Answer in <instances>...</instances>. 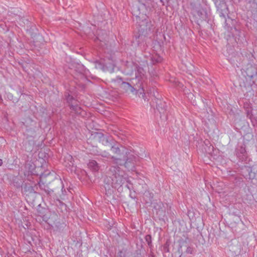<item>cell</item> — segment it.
<instances>
[{
    "mask_svg": "<svg viewBox=\"0 0 257 257\" xmlns=\"http://www.w3.org/2000/svg\"><path fill=\"white\" fill-rule=\"evenodd\" d=\"M235 154L237 159L243 164H249L251 161L246 148L243 144L238 143L235 147Z\"/></svg>",
    "mask_w": 257,
    "mask_h": 257,
    "instance_id": "1",
    "label": "cell"
},
{
    "mask_svg": "<svg viewBox=\"0 0 257 257\" xmlns=\"http://www.w3.org/2000/svg\"><path fill=\"white\" fill-rule=\"evenodd\" d=\"M243 108L247 116L251 120V121L252 122V124H253L255 128H256V125H257L256 118H255L254 116L253 115V106H252V104L249 100H246L245 102H243Z\"/></svg>",
    "mask_w": 257,
    "mask_h": 257,
    "instance_id": "2",
    "label": "cell"
},
{
    "mask_svg": "<svg viewBox=\"0 0 257 257\" xmlns=\"http://www.w3.org/2000/svg\"><path fill=\"white\" fill-rule=\"evenodd\" d=\"M150 56H151V60L154 65L159 64L162 62L163 60V58L161 57L160 55L155 50H153L152 51Z\"/></svg>",
    "mask_w": 257,
    "mask_h": 257,
    "instance_id": "3",
    "label": "cell"
},
{
    "mask_svg": "<svg viewBox=\"0 0 257 257\" xmlns=\"http://www.w3.org/2000/svg\"><path fill=\"white\" fill-rule=\"evenodd\" d=\"M87 167L89 168L90 171L94 173L98 172L100 168L98 162L94 160L89 161V163L87 164Z\"/></svg>",
    "mask_w": 257,
    "mask_h": 257,
    "instance_id": "4",
    "label": "cell"
},
{
    "mask_svg": "<svg viewBox=\"0 0 257 257\" xmlns=\"http://www.w3.org/2000/svg\"><path fill=\"white\" fill-rule=\"evenodd\" d=\"M145 239L150 248H151L152 247V237H151V235H146L145 237Z\"/></svg>",
    "mask_w": 257,
    "mask_h": 257,
    "instance_id": "5",
    "label": "cell"
},
{
    "mask_svg": "<svg viewBox=\"0 0 257 257\" xmlns=\"http://www.w3.org/2000/svg\"><path fill=\"white\" fill-rule=\"evenodd\" d=\"M170 241L168 240L164 245V250L165 253H168L169 252V246H170Z\"/></svg>",
    "mask_w": 257,
    "mask_h": 257,
    "instance_id": "6",
    "label": "cell"
},
{
    "mask_svg": "<svg viewBox=\"0 0 257 257\" xmlns=\"http://www.w3.org/2000/svg\"><path fill=\"white\" fill-rule=\"evenodd\" d=\"M3 98H2V97L1 95L0 94V103H3Z\"/></svg>",
    "mask_w": 257,
    "mask_h": 257,
    "instance_id": "7",
    "label": "cell"
},
{
    "mask_svg": "<svg viewBox=\"0 0 257 257\" xmlns=\"http://www.w3.org/2000/svg\"><path fill=\"white\" fill-rule=\"evenodd\" d=\"M3 163V161H2V159H0V167H1V166H2Z\"/></svg>",
    "mask_w": 257,
    "mask_h": 257,
    "instance_id": "8",
    "label": "cell"
}]
</instances>
